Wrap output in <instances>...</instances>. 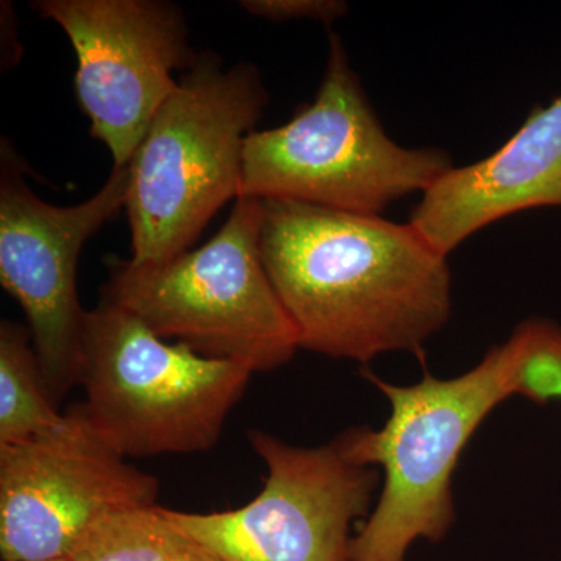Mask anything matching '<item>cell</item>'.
I'll use <instances>...</instances> for the list:
<instances>
[{"mask_svg": "<svg viewBox=\"0 0 561 561\" xmlns=\"http://www.w3.org/2000/svg\"><path fill=\"white\" fill-rule=\"evenodd\" d=\"M260 243L300 348L356 362L421 356L451 316L448 256L409 221L261 201Z\"/></svg>", "mask_w": 561, "mask_h": 561, "instance_id": "obj_1", "label": "cell"}, {"mask_svg": "<svg viewBox=\"0 0 561 561\" xmlns=\"http://www.w3.org/2000/svg\"><path fill=\"white\" fill-rule=\"evenodd\" d=\"M364 376L386 394L391 413L382 430L353 427L335 437L351 460L383 470L381 496L351 541V561H404L413 541H440L451 527L453 472L489 413L519 394L518 348L511 335L453 379L424 373L401 387Z\"/></svg>", "mask_w": 561, "mask_h": 561, "instance_id": "obj_2", "label": "cell"}, {"mask_svg": "<svg viewBox=\"0 0 561 561\" xmlns=\"http://www.w3.org/2000/svg\"><path fill=\"white\" fill-rule=\"evenodd\" d=\"M267 103L254 66L227 69L217 55H198L127 164L133 262L179 256L221 206L238 201L243 146Z\"/></svg>", "mask_w": 561, "mask_h": 561, "instance_id": "obj_3", "label": "cell"}, {"mask_svg": "<svg viewBox=\"0 0 561 561\" xmlns=\"http://www.w3.org/2000/svg\"><path fill=\"white\" fill-rule=\"evenodd\" d=\"M451 169L445 151L408 149L387 135L345 44L330 33L316 101L287 124L245 139L239 197L382 216L391 203L423 195Z\"/></svg>", "mask_w": 561, "mask_h": 561, "instance_id": "obj_4", "label": "cell"}, {"mask_svg": "<svg viewBox=\"0 0 561 561\" xmlns=\"http://www.w3.org/2000/svg\"><path fill=\"white\" fill-rule=\"evenodd\" d=\"M261 201L239 197L206 245L160 264L110 257L102 300L161 339L251 373L275 370L300 348L261 254Z\"/></svg>", "mask_w": 561, "mask_h": 561, "instance_id": "obj_5", "label": "cell"}, {"mask_svg": "<svg viewBox=\"0 0 561 561\" xmlns=\"http://www.w3.org/2000/svg\"><path fill=\"white\" fill-rule=\"evenodd\" d=\"M251 375L165 342L113 302L84 316V412L125 459L213 449Z\"/></svg>", "mask_w": 561, "mask_h": 561, "instance_id": "obj_6", "label": "cell"}, {"mask_svg": "<svg viewBox=\"0 0 561 561\" xmlns=\"http://www.w3.org/2000/svg\"><path fill=\"white\" fill-rule=\"evenodd\" d=\"M247 437L267 467L261 493L234 511L162 507L169 522L219 561H351L350 529L370 511L378 468L351 460L335 438L302 448L261 430Z\"/></svg>", "mask_w": 561, "mask_h": 561, "instance_id": "obj_7", "label": "cell"}, {"mask_svg": "<svg viewBox=\"0 0 561 561\" xmlns=\"http://www.w3.org/2000/svg\"><path fill=\"white\" fill-rule=\"evenodd\" d=\"M10 142L0 154V284L20 302L51 400L80 386L87 311L77 295L84 243L127 205L128 165H114L98 194L55 206L33 194Z\"/></svg>", "mask_w": 561, "mask_h": 561, "instance_id": "obj_8", "label": "cell"}, {"mask_svg": "<svg viewBox=\"0 0 561 561\" xmlns=\"http://www.w3.org/2000/svg\"><path fill=\"white\" fill-rule=\"evenodd\" d=\"M160 481L133 467L92 426L83 404L60 426L0 446L3 561L66 559L105 516L158 505Z\"/></svg>", "mask_w": 561, "mask_h": 561, "instance_id": "obj_9", "label": "cell"}, {"mask_svg": "<svg viewBox=\"0 0 561 561\" xmlns=\"http://www.w3.org/2000/svg\"><path fill=\"white\" fill-rule=\"evenodd\" d=\"M77 54L76 95L91 135L108 147L114 165H127L151 121L179 90L172 73L190 70L183 10L164 0H36Z\"/></svg>", "mask_w": 561, "mask_h": 561, "instance_id": "obj_10", "label": "cell"}, {"mask_svg": "<svg viewBox=\"0 0 561 561\" xmlns=\"http://www.w3.org/2000/svg\"><path fill=\"white\" fill-rule=\"evenodd\" d=\"M538 208H561V95L494 153L435 181L409 224L448 256L483 228Z\"/></svg>", "mask_w": 561, "mask_h": 561, "instance_id": "obj_11", "label": "cell"}, {"mask_svg": "<svg viewBox=\"0 0 561 561\" xmlns=\"http://www.w3.org/2000/svg\"><path fill=\"white\" fill-rule=\"evenodd\" d=\"M44 382L31 331L14 321L0 323V446L20 445L60 426Z\"/></svg>", "mask_w": 561, "mask_h": 561, "instance_id": "obj_12", "label": "cell"}, {"mask_svg": "<svg viewBox=\"0 0 561 561\" xmlns=\"http://www.w3.org/2000/svg\"><path fill=\"white\" fill-rule=\"evenodd\" d=\"M72 561H219L169 522L161 505L105 516L77 541Z\"/></svg>", "mask_w": 561, "mask_h": 561, "instance_id": "obj_13", "label": "cell"}, {"mask_svg": "<svg viewBox=\"0 0 561 561\" xmlns=\"http://www.w3.org/2000/svg\"><path fill=\"white\" fill-rule=\"evenodd\" d=\"M512 337L518 348L519 394L545 404L561 400V327L548 319L523 321Z\"/></svg>", "mask_w": 561, "mask_h": 561, "instance_id": "obj_14", "label": "cell"}, {"mask_svg": "<svg viewBox=\"0 0 561 561\" xmlns=\"http://www.w3.org/2000/svg\"><path fill=\"white\" fill-rule=\"evenodd\" d=\"M242 10L251 16L272 22L316 21L334 24L348 13L342 0H242Z\"/></svg>", "mask_w": 561, "mask_h": 561, "instance_id": "obj_15", "label": "cell"}, {"mask_svg": "<svg viewBox=\"0 0 561 561\" xmlns=\"http://www.w3.org/2000/svg\"><path fill=\"white\" fill-rule=\"evenodd\" d=\"M49 561H72L70 559H68V557H66V559H57V560H49Z\"/></svg>", "mask_w": 561, "mask_h": 561, "instance_id": "obj_16", "label": "cell"}]
</instances>
